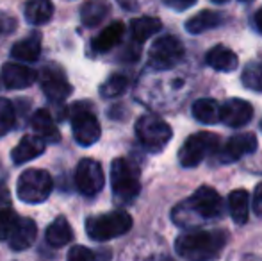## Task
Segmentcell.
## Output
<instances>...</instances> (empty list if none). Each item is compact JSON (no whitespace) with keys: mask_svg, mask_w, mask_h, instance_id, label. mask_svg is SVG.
Returning a JSON list of instances; mask_svg holds the SVG:
<instances>
[{"mask_svg":"<svg viewBox=\"0 0 262 261\" xmlns=\"http://www.w3.org/2000/svg\"><path fill=\"white\" fill-rule=\"evenodd\" d=\"M225 213L223 198L210 186H202L189 198L175 206L171 213L173 222L184 229H194L205 222L221 218Z\"/></svg>","mask_w":262,"mask_h":261,"instance_id":"cell-1","label":"cell"},{"mask_svg":"<svg viewBox=\"0 0 262 261\" xmlns=\"http://www.w3.org/2000/svg\"><path fill=\"white\" fill-rule=\"evenodd\" d=\"M227 242L228 234L223 229L189 231L177 238L175 251L186 261H214L221 256Z\"/></svg>","mask_w":262,"mask_h":261,"instance_id":"cell-2","label":"cell"},{"mask_svg":"<svg viewBox=\"0 0 262 261\" xmlns=\"http://www.w3.org/2000/svg\"><path fill=\"white\" fill-rule=\"evenodd\" d=\"M132 229V216L127 211H109L104 215L90 216L86 220V233L95 242H109L113 238L123 236Z\"/></svg>","mask_w":262,"mask_h":261,"instance_id":"cell-3","label":"cell"},{"mask_svg":"<svg viewBox=\"0 0 262 261\" xmlns=\"http://www.w3.org/2000/svg\"><path fill=\"white\" fill-rule=\"evenodd\" d=\"M111 186H113L114 198L120 204L132 202L141 192L138 168L123 157L114 159L111 165Z\"/></svg>","mask_w":262,"mask_h":261,"instance_id":"cell-4","label":"cell"},{"mask_svg":"<svg viewBox=\"0 0 262 261\" xmlns=\"http://www.w3.org/2000/svg\"><path fill=\"white\" fill-rule=\"evenodd\" d=\"M54 188L52 177L43 168H29L18 177L16 192L20 200L27 204H39L50 197Z\"/></svg>","mask_w":262,"mask_h":261,"instance_id":"cell-5","label":"cell"},{"mask_svg":"<svg viewBox=\"0 0 262 261\" xmlns=\"http://www.w3.org/2000/svg\"><path fill=\"white\" fill-rule=\"evenodd\" d=\"M136 134L141 145L150 152L162 150L171 139V127L157 115H143L136 122Z\"/></svg>","mask_w":262,"mask_h":261,"instance_id":"cell-6","label":"cell"},{"mask_svg":"<svg viewBox=\"0 0 262 261\" xmlns=\"http://www.w3.org/2000/svg\"><path fill=\"white\" fill-rule=\"evenodd\" d=\"M220 149V138L214 132H196L182 143L179 150V161L184 168L198 167L210 154Z\"/></svg>","mask_w":262,"mask_h":261,"instance_id":"cell-7","label":"cell"},{"mask_svg":"<svg viewBox=\"0 0 262 261\" xmlns=\"http://www.w3.org/2000/svg\"><path fill=\"white\" fill-rule=\"evenodd\" d=\"M70 118H72L73 138L79 145L90 147L100 139V124H98L97 116L93 115V111L88 106L75 104L70 109Z\"/></svg>","mask_w":262,"mask_h":261,"instance_id":"cell-8","label":"cell"},{"mask_svg":"<svg viewBox=\"0 0 262 261\" xmlns=\"http://www.w3.org/2000/svg\"><path fill=\"white\" fill-rule=\"evenodd\" d=\"M184 45L175 36H161L154 42L148 52L150 66L156 70H171L184 57Z\"/></svg>","mask_w":262,"mask_h":261,"instance_id":"cell-9","label":"cell"},{"mask_svg":"<svg viewBox=\"0 0 262 261\" xmlns=\"http://www.w3.org/2000/svg\"><path fill=\"white\" fill-rule=\"evenodd\" d=\"M75 185L79 192L88 197H93L98 192H102L105 185V177L100 163L97 159H91V157L80 159L75 170Z\"/></svg>","mask_w":262,"mask_h":261,"instance_id":"cell-10","label":"cell"},{"mask_svg":"<svg viewBox=\"0 0 262 261\" xmlns=\"http://www.w3.org/2000/svg\"><path fill=\"white\" fill-rule=\"evenodd\" d=\"M257 150V136L252 132H239L234 134L232 138H228L223 145H220V149L216 150V159L220 163H234V161L241 159L246 154H252Z\"/></svg>","mask_w":262,"mask_h":261,"instance_id":"cell-11","label":"cell"},{"mask_svg":"<svg viewBox=\"0 0 262 261\" xmlns=\"http://www.w3.org/2000/svg\"><path fill=\"white\" fill-rule=\"evenodd\" d=\"M39 83L47 98L52 102H62L72 93V84L66 81L64 73L57 66H45L39 73Z\"/></svg>","mask_w":262,"mask_h":261,"instance_id":"cell-12","label":"cell"},{"mask_svg":"<svg viewBox=\"0 0 262 261\" xmlns=\"http://www.w3.org/2000/svg\"><path fill=\"white\" fill-rule=\"evenodd\" d=\"M253 118V106L243 98H228L221 104V122L228 127H243Z\"/></svg>","mask_w":262,"mask_h":261,"instance_id":"cell-13","label":"cell"},{"mask_svg":"<svg viewBox=\"0 0 262 261\" xmlns=\"http://www.w3.org/2000/svg\"><path fill=\"white\" fill-rule=\"evenodd\" d=\"M39 79L36 70L20 63H6L2 66V81L11 90H24Z\"/></svg>","mask_w":262,"mask_h":261,"instance_id":"cell-14","label":"cell"},{"mask_svg":"<svg viewBox=\"0 0 262 261\" xmlns=\"http://www.w3.org/2000/svg\"><path fill=\"white\" fill-rule=\"evenodd\" d=\"M43 152H45V142L39 136H25L13 149L11 159H13L14 165H24L27 161H32L34 157L41 156Z\"/></svg>","mask_w":262,"mask_h":261,"instance_id":"cell-15","label":"cell"},{"mask_svg":"<svg viewBox=\"0 0 262 261\" xmlns=\"http://www.w3.org/2000/svg\"><path fill=\"white\" fill-rule=\"evenodd\" d=\"M125 34V25L123 22H113L109 24L105 29H102L100 34L93 39V50L98 54H105L109 50H113L116 45H120L121 39H123Z\"/></svg>","mask_w":262,"mask_h":261,"instance_id":"cell-16","label":"cell"},{"mask_svg":"<svg viewBox=\"0 0 262 261\" xmlns=\"http://www.w3.org/2000/svg\"><path fill=\"white\" fill-rule=\"evenodd\" d=\"M36 234H38V226L32 218H20L14 233L9 238V245L13 251H27L36 240Z\"/></svg>","mask_w":262,"mask_h":261,"instance_id":"cell-17","label":"cell"},{"mask_svg":"<svg viewBox=\"0 0 262 261\" xmlns=\"http://www.w3.org/2000/svg\"><path fill=\"white\" fill-rule=\"evenodd\" d=\"M205 63L217 72H234L239 65V57L235 52L223 45H216L205 54Z\"/></svg>","mask_w":262,"mask_h":261,"instance_id":"cell-18","label":"cell"},{"mask_svg":"<svg viewBox=\"0 0 262 261\" xmlns=\"http://www.w3.org/2000/svg\"><path fill=\"white\" fill-rule=\"evenodd\" d=\"M39 54H41V36L38 32H32L31 36L16 42L11 49V56L18 61H24V63L38 61Z\"/></svg>","mask_w":262,"mask_h":261,"instance_id":"cell-19","label":"cell"},{"mask_svg":"<svg viewBox=\"0 0 262 261\" xmlns=\"http://www.w3.org/2000/svg\"><path fill=\"white\" fill-rule=\"evenodd\" d=\"M31 127H32V131H34V134L39 136L45 143L47 142L57 143L59 139H61L57 127H55V124H54L52 115H50L47 109H39V111H36L34 115H32Z\"/></svg>","mask_w":262,"mask_h":261,"instance_id":"cell-20","label":"cell"},{"mask_svg":"<svg viewBox=\"0 0 262 261\" xmlns=\"http://www.w3.org/2000/svg\"><path fill=\"white\" fill-rule=\"evenodd\" d=\"M162 29V22L156 16H139L130 22V34L138 45L156 36Z\"/></svg>","mask_w":262,"mask_h":261,"instance_id":"cell-21","label":"cell"},{"mask_svg":"<svg viewBox=\"0 0 262 261\" xmlns=\"http://www.w3.org/2000/svg\"><path fill=\"white\" fill-rule=\"evenodd\" d=\"M221 24H223V16H221L220 13L210 11V9H204L186 22V31L191 32V34H202V32H205V31L220 27Z\"/></svg>","mask_w":262,"mask_h":261,"instance_id":"cell-22","label":"cell"},{"mask_svg":"<svg viewBox=\"0 0 262 261\" xmlns=\"http://www.w3.org/2000/svg\"><path fill=\"white\" fill-rule=\"evenodd\" d=\"M109 14V4L105 0H88L80 7V20L86 27H97Z\"/></svg>","mask_w":262,"mask_h":261,"instance_id":"cell-23","label":"cell"},{"mask_svg":"<svg viewBox=\"0 0 262 261\" xmlns=\"http://www.w3.org/2000/svg\"><path fill=\"white\" fill-rule=\"evenodd\" d=\"M228 211L232 215V220L239 226L246 224L250 215V195L246 190H234L228 195Z\"/></svg>","mask_w":262,"mask_h":261,"instance_id":"cell-24","label":"cell"},{"mask_svg":"<svg viewBox=\"0 0 262 261\" xmlns=\"http://www.w3.org/2000/svg\"><path fill=\"white\" fill-rule=\"evenodd\" d=\"M25 20L31 25H43L50 22L54 14V6L50 0H29L25 4Z\"/></svg>","mask_w":262,"mask_h":261,"instance_id":"cell-25","label":"cell"},{"mask_svg":"<svg viewBox=\"0 0 262 261\" xmlns=\"http://www.w3.org/2000/svg\"><path fill=\"white\" fill-rule=\"evenodd\" d=\"M194 120L202 124H216L221 122V104L214 98H198L191 108Z\"/></svg>","mask_w":262,"mask_h":261,"instance_id":"cell-26","label":"cell"},{"mask_svg":"<svg viewBox=\"0 0 262 261\" xmlns=\"http://www.w3.org/2000/svg\"><path fill=\"white\" fill-rule=\"evenodd\" d=\"M45 236L49 245H52V247H64V245H68L72 242L73 229L64 216H59V218H55L49 226Z\"/></svg>","mask_w":262,"mask_h":261,"instance_id":"cell-27","label":"cell"},{"mask_svg":"<svg viewBox=\"0 0 262 261\" xmlns=\"http://www.w3.org/2000/svg\"><path fill=\"white\" fill-rule=\"evenodd\" d=\"M127 88H128V77L123 75V73H113L100 86V93L104 98H114L123 95L127 91Z\"/></svg>","mask_w":262,"mask_h":261,"instance_id":"cell-28","label":"cell"},{"mask_svg":"<svg viewBox=\"0 0 262 261\" xmlns=\"http://www.w3.org/2000/svg\"><path fill=\"white\" fill-rule=\"evenodd\" d=\"M14 120H16V111L13 102L7 98H0V138L13 129Z\"/></svg>","mask_w":262,"mask_h":261,"instance_id":"cell-29","label":"cell"},{"mask_svg":"<svg viewBox=\"0 0 262 261\" xmlns=\"http://www.w3.org/2000/svg\"><path fill=\"white\" fill-rule=\"evenodd\" d=\"M243 83L253 91H262V61H253L243 72Z\"/></svg>","mask_w":262,"mask_h":261,"instance_id":"cell-30","label":"cell"},{"mask_svg":"<svg viewBox=\"0 0 262 261\" xmlns=\"http://www.w3.org/2000/svg\"><path fill=\"white\" fill-rule=\"evenodd\" d=\"M18 222H20V216L14 209L7 208L0 213V242H6L11 238V234L14 233Z\"/></svg>","mask_w":262,"mask_h":261,"instance_id":"cell-31","label":"cell"},{"mask_svg":"<svg viewBox=\"0 0 262 261\" xmlns=\"http://www.w3.org/2000/svg\"><path fill=\"white\" fill-rule=\"evenodd\" d=\"M68 261H97V256L84 245H75V247L70 249Z\"/></svg>","mask_w":262,"mask_h":261,"instance_id":"cell-32","label":"cell"},{"mask_svg":"<svg viewBox=\"0 0 262 261\" xmlns=\"http://www.w3.org/2000/svg\"><path fill=\"white\" fill-rule=\"evenodd\" d=\"M162 2L175 11H186V9H189V7L194 6L196 0H162Z\"/></svg>","mask_w":262,"mask_h":261,"instance_id":"cell-33","label":"cell"},{"mask_svg":"<svg viewBox=\"0 0 262 261\" xmlns=\"http://www.w3.org/2000/svg\"><path fill=\"white\" fill-rule=\"evenodd\" d=\"M253 211L259 218H262V183L257 186L255 193H253Z\"/></svg>","mask_w":262,"mask_h":261,"instance_id":"cell-34","label":"cell"},{"mask_svg":"<svg viewBox=\"0 0 262 261\" xmlns=\"http://www.w3.org/2000/svg\"><path fill=\"white\" fill-rule=\"evenodd\" d=\"M7 208H11V195H9V192H7V188L0 186V213Z\"/></svg>","mask_w":262,"mask_h":261,"instance_id":"cell-35","label":"cell"},{"mask_svg":"<svg viewBox=\"0 0 262 261\" xmlns=\"http://www.w3.org/2000/svg\"><path fill=\"white\" fill-rule=\"evenodd\" d=\"M255 27L262 32V7L255 13Z\"/></svg>","mask_w":262,"mask_h":261,"instance_id":"cell-36","label":"cell"},{"mask_svg":"<svg viewBox=\"0 0 262 261\" xmlns=\"http://www.w3.org/2000/svg\"><path fill=\"white\" fill-rule=\"evenodd\" d=\"M212 2H216V4H225V2H228V0H212Z\"/></svg>","mask_w":262,"mask_h":261,"instance_id":"cell-37","label":"cell"},{"mask_svg":"<svg viewBox=\"0 0 262 261\" xmlns=\"http://www.w3.org/2000/svg\"><path fill=\"white\" fill-rule=\"evenodd\" d=\"M241 2H252V0H241Z\"/></svg>","mask_w":262,"mask_h":261,"instance_id":"cell-38","label":"cell"},{"mask_svg":"<svg viewBox=\"0 0 262 261\" xmlns=\"http://www.w3.org/2000/svg\"><path fill=\"white\" fill-rule=\"evenodd\" d=\"M260 127H262V126H260Z\"/></svg>","mask_w":262,"mask_h":261,"instance_id":"cell-39","label":"cell"},{"mask_svg":"<svg viewBox=\"0 0 262 261\" xmlns=\"http://www.w3.org/2000/svg\"><path fill=\"white\" fill-rule=\"evenodd\" d=\"M260 261H262V259H260Z\"/></svg>","mask_w":262,"mask_h":261,"instance_id":"cell-40","label":"cell"}]
</instances>
